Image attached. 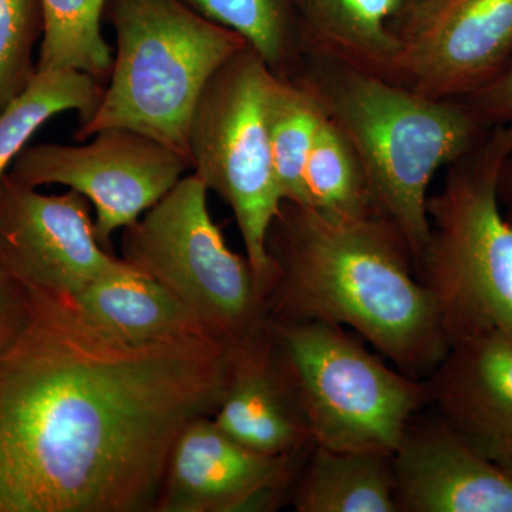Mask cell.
Instances as JSON below:
<instances>
[{"label": "cell", "mask_w": 512, "mask_h": 512, "mask_svg": "<svg viewBox=\"0 0 512 512\" xmlns=\"http://www.w3.org/2000/svg\"><path fill=\"white\" fill-rule=\"evenodd\" d=\"M29 288L0 350V512H156L175 441L217 412L237 345L131 342Z\"/></svg>", "instance_id": "1"}, {"label": "cell", "mask_w": 512, "mask_h": 512, "mask_svg": "<svg viewBox=\"0 0 512 512\" xmlns=\"http://www.w3.org/2000/svg\"><path fill=\"white\" fill-rule=\"evenodd\" d=\"M269 322L356 330L404 375L429 377L450 349L439 309L402 235L382 215L332 221L284 201L266 239Z\"/></svg>", "instance_id": "2"}, {"label": "cell", "mask_w": 512, "mask_h": 512, "mask_svg": "<svg viewBox=\"0 0 512 512\" xmlns=\"http://www.w3.org/2000/svg\"><path fill=\"white\" fill-rule=\"evenodd\" d=\"M104 16L116 32L113 69L99 107L74 140L130 128L188 163V126L202 90L247 42L183 0H107Z\"/></svg>", "instance_id": "3"}, {"label": "cell", "mask_w": 512, "mask_h": 512, "mask_svg": "<svg viewBox=\"0 0 512 512\" xmlns=\"http://www.w3.org/2000/svg\"><path fill=\"white\" fill-rule=\"evenodd\" d=\"M322 103L355 151L377 214L402 235L419 271L430 242L429 185L470 151L476 120L456 104L355 70L336 74Z\"/></svg>", "instance_id": "4"}, {"label": "cell", "mask_w": 512, "mask_h": 512, "mask_svg": "<svg viewBox=\"0 0 512 512\" xmlns=\"http://www.w3.org/2000/svg\"><path fill=\"white\" fill-rule=\"evenodd\" d=\"M512 127L456 165L429 200L430 242L419 266L450 346L512 330V225L500 208Z\"/></svg>", "instance_id": "5"}, {"label": "cell", "mask_w": 512, "mask_h": 512, "mask_svg": "<svg viewBox=\"0 0 512 512\" xmlns=\"http://www.w3.org/2000/svg\"><path fill=\"white\" fill-rule=\"evenodd\" d=\"M268 326L313 444L393 456L429 403L427 382L390 369L342 326L320 320Z\"/></svg>", "instance_id": "6"}, {"label": "cell", "mask_w": 512, "mask_h": 512, "mask_svg": "<svg viewBox=\"0 0 512 512\" xmlns=\"http://www.w3.org/2000/svg\"><path fill=\"white\" fill-rule=\"evenodd\" d=\"M272 74L251 47L239 50L202 90L187 134L191 173L234 212L265 305L275 281L266 239L284 202L265 127Z\"/></svg>", "instance_id": "7"}, {"label": "cell", "mask_w": 512, "mask_h": 512, "mask_svg": "<svg viewBox=\"0 0 512 512\" xmlns=\"http://www.w3.org/2000/svg\"><path fill=\"white\" fill-rule=\"evenodd\" d=\"M208 190L190 173L121 231V259L194 309L239 345L268 328L265 298L247 256L229 249L208 210Z\"/></svg>", "instance_id": "8"}, {"label": "cell", "mask_w": 512, "mask_h": 512, "mask_svg": "<svg viewBox=\"0 0 512 512\" xmlns=\"http://www.w3.org/2000/svg\"><path fill=\"white\" fill-rule=\"evenodd\" d=\"M190 173L177 151L130 128L101 130L84 146L25 147L8 171L29 187L60 184L84 195L96 211L97 239L109 252L117 231L140 220Z\"/></svg>", "instance_id": "9"}, {"label": "cell", "mask_w": 512, "mask_h": 512, "mask_svg": "<svg viewBox=\"0 0 512 512\" xmlns=\"http://www.w3.org/2000/svg\"><path fill=\"white\" fill-rule=\"evenodd\" d=\"M90 205L80 192L46 195L0 178V252L28 285L73 298L93 282L133 266L97 239Z\"/></svg>", "instance_id": "10"}, {"label": "cell", "mask_w": 512, "mask_h": 512, "mask_svg": "<svg viewBox=\"0 0 512 512\" xmlns=\"http://www.w3.org/2000/svg\"><path fill=\"white\" fill-rule=\"evenodd\" d=\"M399 36L396 67L431 97L483 82L512 50V0H420Z\"/></svg>", "instance_id": "11"}, {"label": "cell", "mask_w": 512, "mask_h": 512, "mask_svg": "<svg viewBox=\"0 0 512 512\" xmlns=\"http://www.w3.org/2000/svg\"><path fill=\"white\" fill-rule=\"evenodd\" d=\"M296 456H266L218 429L212 417L175 441L156 512H235L274 504L293 477Z\"/></svg>", "instance_id": "12"}, {"label": "cell", "mask_w": 512, "mask_h": 512, "mask_svg": "<svg viewBox=\"0 0 512 512\" xmlns=\"http://www.w3.org/2000/svg\"><path fill=\"white\" fill-rule=\"evenodd\" d=\"M427 386L440 419L512 476V330L453 343Z\"/></svg>", "instance_id": "13"}, {"label": "cell", "mask_w": 512, "mask_h": 512, "mask_svg": "<svg viewBox=\"0 0 512 512\" xmlns=\"http://www.w3.org/2000/svg\"><path fill=\"white\" fill-rule=\"evenodd\" d=\"M400 512H512V476L443 420L413 424L393 454Z\"/></svg>", "instance_id": "14"}, {"label": "cell", "mask_w": 512, "mask_h": 512, "mask_svg": "<svg viewBox=\"0 0 512 512\" xmlns=\"http://www.w3.org/2000/svg\"><path fill=\"white\" fill-rule=\"evenodd\" d=\"M212 420L231 439L266 456H298L313 446L269 326L237 345L231 382Z\"/></svg>", "instance_id": "15"}, {"label": "cell", "mask_w": 512, "mask_h": 512, "mask_svg": "<svg viewBox=\"0 0 512 512\" xmlns=\"http://www.w3.org/2000/svg\"><path fill=\"white\" fill-rule=\"evenodd\" d=\"M72 299L94 322L131 342L225 340L170 289L136 268L99 279Z\"/></svg>", "instance_id": "16"}, {"label": "cell", "mask_w": 512, "mask_h": 512, "mask_svg": "<svg viewBox=\"0 0 512 512\" xmlns=\"http://www.w3.org/2000/svg\"><path fill=\"white\" fill-rule=\"evenodd\" d=\"M292 503L298 512H400L393 456L313 444Z\"/></svg>", "instance_id": "17"}, {"label": "cell", "mask_w": 512, "mask_h": 512, "mask_svg": "<svg viewBox=\"0 0 512 512\" xmlns=\"http://www.w3.org/2000/svg\"><path fill=\"white\" fill-rule=\"evenodd\" d=\"M326 117L318 93L272 74L265 96V127L284 201L309 208L305 168Z\"/></svg>", "instance_id": "18"}, {"label": "cell", "mask_w": 512, "mask_h": 512, "mask_svg": "<svg viewBox=\"0 0 512 512\" xmlns=\"http://www.w3.org/2000/svg\"><path fill=\"white\" fill-rule=\"evenodd\" d=\"M407 0H299L301 32L346 56L396 67L400 40L389 23Z\"/></svg>", "instance_id": "19"}, {"label": "cell", "mask_w": 512, "mask_h": 512, "mask_svg": "<svg viewBox=\"0 0 512 512\" xmlns=\"http://www.w3.org/2000/svg\"><path fill=\"white\" fill-rule=\"evenodd\" d=\"M106 84L74 70L36 72L32 82L0 111V178L28 147L40 127L64 111L86 123L99 107Z\"/></svg>", "instance_id": "20"}, {"label": "cell", "mask_w": 512, "mask_h": 512, "mask_svg": "<svg viewBox=\"0 0 512 512\" xmlns=\"http://www.w3.org/2000/svg\"><path fill=\"white\" fill-rule=\"evenodd\" d=\"M43 36L36 72L74 70L106 84L113 52L101 30L107 0H40Z\"/></svg>", "instance_id": "21"}, {"label": "cell", "mask_w": 512, "mask_h": 512, "mask_svg": "<svg viewBox=\"0 0 512 512\" xmlns=\"http://www.w3.org/2000/svg\"><path fill=\"white\" fill-rule=\"evenodd\" d=\"M201 16L238 33L282 79H292L301 35L299 0H183Z\"/></svg>", "instance_id": "22"}, {"label": "cell", "mask_w": 512, "mask_h": 512, "mask_svg": "<svg viewBox=\"0 0 512 512\" xmlns=\"http://www.w3.org/2000/svg\"><path fill=\"white\" fill-rule=\"evenodd\" d=\"M305 187L309 208L328 220L350 221L376 214L355 151L328 111L306 163Z\"/></svg>", "instance_id": "23"}, {"label": "cell", "mask_w": 512, "mask_h": 512, "mask_svg": "<svg viewBox=\"0 0 512 512\" xmlns=\"http://www.w3.org/2000/svg\"><path fill=\"white\" fill-rule=\"evenodd\" d=\"M42 36L40 0H0V111L35 77L33 53Z\"/></svg>", "instance_id": "24"}, {"label": "cell", "mask_w": 512, "mask_h": 512, "mask_svg": "<svg viewBox=\"0 0 512 512\" xmlns=\"http://www.w3.org/2000/svg\"><path fill=\"white\" fill-rule=\"evenodd\" d=\"M30 288L0 252V350L18 333L28 316Z\"/></svg>", "instance_id": "25"}, {"label": "cell", "mask_w": 512, "mask_h": 512, "mask_svg": "<svg viewBox=\"0 0 512 512\" xmlns=\"http://www.w3.org/2000/svg\"><path fill=\"white\" fill-rule=\"evenodd\" d=\"M484 106L505 121L512 123V66L483 93Z\"/></svg>", "instance_id": "26"}, {"label": "cell", "mask_w": 512, "mask_h": 512, "mask_svg": "<svg viewBox=\"0 0 512 512\" xmlns=\"http://www.w3.org/2000/svg\"><path fill=\"white\" fill-rule=\"evenodd\" d=\"M417 2H420V0H407V3H409V5H414V3Z\"/></svg>", "instance_id": "27"}, {"label": "cell", "mask_w": 512, "mask_h": 512, "mask_svg": "<svg viewBox=\"0 0 512 512\" xmlns=\"http://www.w3.org/2000/svg\"><path fill=\"white\" fill-rule=\"evenodd\" d=\"M508 221H510V224L512 225V207H511V212H510V220H508Z\"/></svg>", "instance_id": "28"}]
</instances>
